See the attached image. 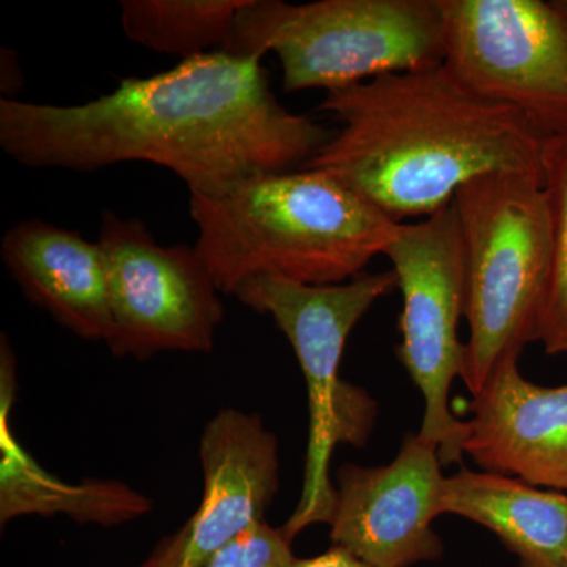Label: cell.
Returning <instances> with one entry per match:
<instances>
[{"label": "cell", "instance_id": "cell-15", "mask_svg": "<svg viewBox=\"0 0 567 567\" xmlns=\"http://www.w3.org/2000/svg\"><path fill=\"white\" fill-rule=\"evenodd\" d=\"M443 514L468 518L502 539L520 567H566L567 495L496 473L446 477Z\"/></svg>", "mask_w": 567, "mask_h": 567}, {"label": "cell", "instance_id": "cell-5", "mask_svg": "<svg viewBox=\"0 0 567 567\" xmlns=\"http://www.w3.org/2000/svg\"><path fill=\"white\" fill-rule=\"evenodd\" d=\"M398 287L394 270L363 271L334 286H308L279 278H254L235 297L254 312L270 316L286 334L308 388L309 442L303 491L282 533L292 543L303 529L331 524L336 487L331 454L339 443L364 446L374 429L377 405L361 388L339 377L346 342L380 298Z\"/></svg>", "mask_w": 567, "mask_h": 567}, {"label": "cell", "instance_id": "cell-19", "mask_svg": "<svg viewBox=\"0 0 567 567\" xmlns=\"http://www.w3.org/2000/svg\"><path fill=\"white\" fill-rule=\"evenodd\" d=\"M292 567H372L346 548L333 546L315 558H295Z\"/></svg>", "mask_w": 567, "mask_h": 567}, {"label": "cell", "instance_id": "cell-11", "mask_svg": "<svg viewBox=\"0 0 567 567\" xmlns=\"http://www.w3.org/2000/svg\"><path fill=\"white\" fill-rule=\"evenodd\" d=\"M203 502L152 567H205L216 551L257 522L279 487L278 440L257 413L223 409L205 424L199 443Z\"/></svg>", "mask_w": 567, "mask_h": 567}, {"label": "cell", "instance_id": "cell-8", "mask_svg": "<svg viewBox=\"0 0 567 567\" xmlns=\"http://www.w3.org/2000/svg\"><path fill=\"white\" fill-rule=\"evenodd\" d=\"M446 69L517 111L544 141L567 132V20L555 0H436Z\"/></svg>", "mask_w": 567, "mask_h": 567}, {"label": "cell", "instance_id": "cell-22", "mask_svg": "<svg viewBox=\"0 0 567 567\" xmlns=\"http://www.w3.org/2000/svg\"><path fill=\"white\" fill-rule=\"evenodd\" d=\"M566 567H567V565H566Z\"/></svg>", "mask_w": 567, "mask_h": 567}, {"label": "cell", "instance_id": "cell-17", "mask_svg": "<svg viewBox=\"0 0 567 567\" xmlns=\"http://www.w3.org/2000/svg\"><path fill=\"white\" fill-rule=\"evenodd\" d=\"M544 196L550 227V274L539 324L547 354L567 353V132L543 147Z\"/></svg>", "mask_w": 567, "mask_h": 567}, {"label": "cell", "instance_id": "cell-3", "mask_svg": "<svg viewBox=\"0 0 567 567\" xmlns=\"http://www.w3.org/2000/svg\"><path fill=\"white\" fill-rule=\"evenodd\" d=\"M196 248L221 293L254 278L334 286L385 252L394 223L324 173L249 178L223 196L192 194Z\"/></svg>", "mask_w": 567, "mask_h": 567}, {"label": "cell", "instance_id": "cell-7", "mask_svg": "<svg viewBox=\"0 0 567 567\" xmlns=\"http://www.w3.org/2000/svg\"><path fill=\"white\" fill-rule=\"evenodd\" d=\"M383 256L404 297L399 361L424 399L417 434L439 447L442 465L461 464L468 425L450 409L451 385L464 363L457 327L465 316V257L456 205L399 224Z\"/></svg>", "mask_w": 567, "mask_h": 567}, {"label": "cell", "instance_id": "cell-2", "mask_svg": "<svg viewBox=\"0 0 567 567\" xmlns=\"http://www.w3.org/2000/svg\"><path fill=\"white\" fill-rule=\"evenodd\" d=\"M341 128L305 169L319 171L404 223L427 218L494 173L543 174L544 141L511 107L464 87L445 63L327 92Z\"/></svg>", "mask_w": 567, "mask_h": 567}, {"label": "cell", "instance_id": "cell-16", "mask_svg": "<svg viewBox=\"0 0 567 567\" xmlns=\"http://www.w3.org/2000/svg\"><path fill=\"white\" fill-rule=\"evenodd\" d=\"M249 0H122V28L134 43L185 59L219 51Z\"/></svg>", "mask_w": 567, "mask_h": 567}, {"label": "cell", "instance_id": "cell-18", "mask_svg": "<svg viewBox=\"0 0 567 567\" xmlns=\"http://www.w3.org/2000/svg\"><path fill=\"white\" fill-rule=\"evenodd\" d=\"M290 544L281 528L260 520L216 551L205 567H292Z\"/></svg>", "mask_w": 567, "mask_h": 567}, {"label": "cell", "instance_id": "cell-20", "mask_svg": "<svg viewBox=\"0 0 567 567\" xmlns=\"http://www.w3.org/2000/svg\"><path fill=\"white\" fill-rule=\"evenodd\" d=\"M555 3H557L558 9L563 11L567 20V0H555Z\"/></svg>", "mask_w": 567, "mask_h": 567}, {"label": "cell", "instance_id": "cell-14", "mask_svg": "<svg viewBox=\"0 0 567 567\" xmlns=\"http://www.w3.org/2000/svg\"><path fill=\"white\" fill-rule=\"evenodd\" d=\"M0 522L29 514H65L80 524L117 527L151 513L152 503L136 488L115 480H85L63 483L51 475L21 446L11 431L10 412L17 398V364L9 339L0 346Z\"/></svg>", "mask_w": 567, "mask_h": 567}, {"label": "cell", "instance_id": "cell-9", "mask_svg": "<svg viewBox=\"0 0 567 567\" xmlns=\"http://www.w3.org/2000/svg\"><path fill=\"white\" fill-rule=\"evenodd\" d=\"M99 244L112 319L106 346L114 357L210 352L224 306L194 246L159 245L141 219L111 210L103 213Z\"/></svg>", "mask_w": 567, "mask_h": 567}, {"label": "cell", "instance_id": "cell-21", "mask_svg": "<svg viewBox=\"0 0 567 567\" xmlns=\"http://www.w3.org/2000/svg\"><path fill=\"white\" fill-rule=\"evenodd\" d=\"M140 567H152V566H151V563H148V559H147V561L142 563V565Z\"/></svg>", "mask_w": 567, "mask_h": 567}, {"label": "cell", "instance_id": "cell-13", "mask_svg": "<svg viewBox=\"0 0 567 567\" xmlns=\"http://www.w3.org/2000/svg\"><path fill=\"white\" fill-rule=\"evenodd\" d=\"M0 256L33 305L78 338L106 344L112 319L106 260L99 241L28 219L3 235Z\"/></svg>", "mask_w": 567, "mask_h": 567}, {"label": "cell", "instance_id": "cell-10", "mask_svg": "<svg viewBox=\"0 0 567 567\" xmlns=\"http://www.w3.org/2000/svg\"><path fill=\"white\" fill-rule=\"evenodd\" d=\"M439 447L406 435L383 466L342 465L336 481L330 537L372 567H412L435 561L443 543L432 522L443 514L446 476Z\"/></svg>", "mask_w": 567, "mask_h": 567}, {"label": "cell", "instance_id": "cell-1", "mask_svg": "<svg viewBox=\"0 0 567 567\" xmlns=\"http://www.w3.org/2000/svg\"><path fill=\"white\" fill-rule=\"evenodd\" d=\"M262 58L207 52L74 106L0 99V147L35 169L158 164L189 193L223 196L257 175L300 169L333 136L278 102Z\"/></svg>", "mask_w": 567, "mask_h": 567}, {"label": "cell", "instance_id": "cell-12", "mask_svg": "<svg viewBox=\"0 0 567 567\" xmlns=\"http://www.w3.org/2000/svg\"><path fill=\"white\" fill-rule=\"evenodd\" d=\"M464 454L488 473L567 491V385H535L511 357L475 395Z\"/></svg>", "mask_w": 567, "mask_h": 567}, {"label": "cell", "instance_id": "cell-4", "mask_svg": "<svg viewBox=\"0 0 567 567\" xmlns=\"http://www.w3.org/2000/svg\"><path fill=\"white\" fill-rule=\"evenodd\" d=\"M465 257L461 379L483 391L495 369L539 341L550 274V227L544 177L494 173L473 178L453 200Z\"/></svg>", "mask_w": 567, "mask_h": 567}, {"label": "cell", "instance_id": "cell-6", "mask_svg": "<svg viewBox=\"0 0 567 567\" xmlns=\"http://www.w3.org/2000/svg\"><path fill=\"white\" fill-rule=\"evenodd\" d=\"M223 51L274 52L286 92L338 91L445 61L436 0H249Z\"/></svg>", "mask_w": 567, "mask_h": 567}]
</instances>
